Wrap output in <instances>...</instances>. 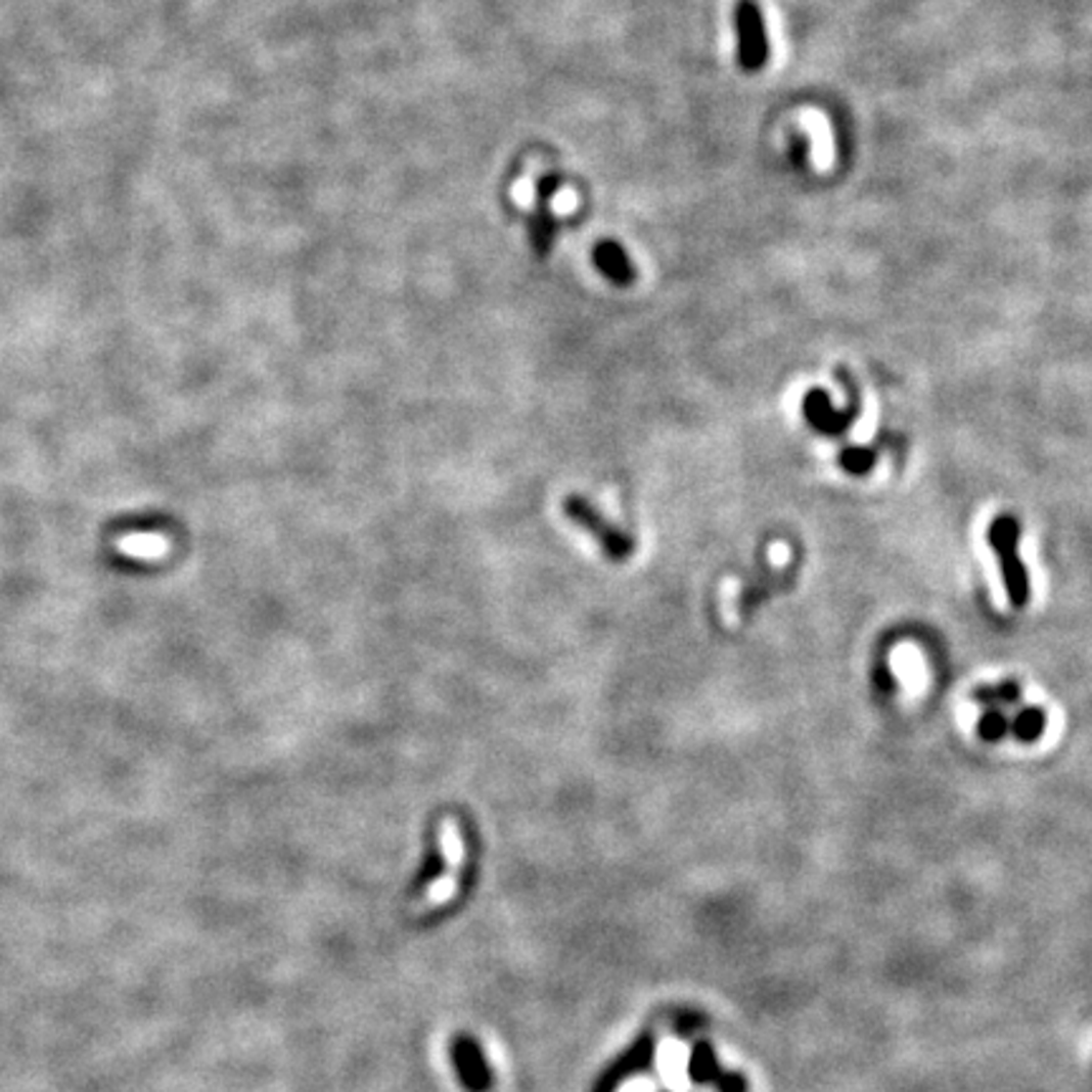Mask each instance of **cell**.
<instances>
[{"instance_id": "cell-10", "label": "cell", "mask_w": 1092, "mask_h": 1092, "mask_svg": "<svg viewBox=\"0 0 1092 1092\" xmlns=\"http://www.w3.org/2000/svg\"><path fill=\"white\" fill-rule=\"evenodd\" d=\"M1021 688L1016 681H1001L992 685H979L971 693V700L982 703L984 709H1001V706L1019 703Z\"/></svg>"}, {"instance_id": "cell-7", "label": "cell", "mask_w": 1092, "mask_h": 1092, "mask_svg": "<svg viewBox=\"0 0 1092 1092\" xmlns=\"http://www.w3.org/2000/svg\"><path fill=\"white\" fill-rule=\"evenodd\" d=\"M794 575H797L794 564H791V570H784V572H772V570L759 572V575L754 577V580H748V585L743 587L741 599H738V612L746 618V615H752L754 609H757V604H762L764 599H769L776 592L789 590Z\"/></svg>"}, {"instance_id": "cell-13", "label": "cell", "mask_w": 1092, "mask_h": 1092, "mask_svg": "<svg viewBox=\"0 0 1092 1092\" xmlns=\"http://www.w3.org/2000/svg\"><path fill=\"white\" fill-rule=\"evenodd\" d=\"M441 843H443V853H446L448 863H451L453 867H458L460 860H463V845H460L458 829H455L453 822H443Z\"/></svg>"}, {"instance_id": "cell-11", "label": "cell", "mask_w": 1092, "mask_h": 1092, "mask_svg": "<svg viewBox=\"0 0 1092 1092\" xmlns=\"http://www.w3.org/2000/svg\"><path fill=\"white\" fill-rule=\"evenodd\" d=\"M875 463H877V453L872 451V448L848 446L839 451V465H843V468L853 475L870 473V470L875 468Z\"/></svg>"}, {"instance_id": "cell-1", "label": "cell", "mask_w": 1092, "mask_h": 1092, "mask_svg": "<svg viewBox=\"0 0 1092 1092\" xmlns=\"http://www.w3.org/2000/svg\"><path fill=\"white\" fill-rule=\"evenodd\" d=\"M834 377H837L845 395H848V408L845 410L832 408V398L819 388L810 390V393L802 398V412H805L807 422H810L817 433L829 438L845 436L848 430H853L855 420H858L860 412H863V398H860V388L853 374L845 367H837L834 369Z\"/></svg>"}, {"instance_id": "cell-9", "label": "cell", "mask_w": 1092, "mask_h": 1092, "mask_svg": "<svg viewBox=\"0 0 1092 1092\" xmlns=\"http://www.w3.org/2000/svg\"><path fill=\"white\" fill-rule=\"evenodd\" d=\"M1047 716L1040 706H1021L1009 721V733L1021 743H1032L1045 733Z\"/></svg>"}, {"instance_id": "cell-2", "label": "cell", "mask_w": 1092, "mask_h": 1092, "mask_svg": "<svg viewBox=\"0 0 1092 1092\" xmlns=\"http://www.w3.org/2000/svg\"><path fill=\"white\" fill-rule=\"evenodd\" d=\"M1019 537L1021 527L1014 516H999L989 524L987 539L1001 564V580L1011 607H1025L1030 602V577L1019 559Z\"/></svg>"}, {"instance_id": "cell-5", "label": "cell", "mask_w": 1092, "mask_h": 1092, "mask_svg": "<svg viewBox=\"0 0 1092 1092\" xmlns=\"http://www.w3.org/2000/svg\"><path fill=\"white\" fill-rule=\"evenodd\" d=\"M559 187V178L556 175H544L537 185V213L529 218V235H532L534 251L539 256H546L551 248V240H554L556 221L551 216V195Z\"/></svg>"}, {"instance_id": "cell-3", "label": "cell", "mask_w": 1092, "mask_h": 1092, "mask_svg": "<svg viewBox=\"0 0 1092 1092\" xmlns=\"http://www.w3.org/2000/svg\"><path fill=\"white\" fill-rule=\"evenodd\" d=\"M736 20V39H738V66L746 74H757L767 66L769 61V36L764 13L757 0H738L733 10Z\"/></svg>"}, {"instance_id": "cell-4", "label": "cell", "mask_w": 1092, "mask_h": 1092, "mask_svg": "<svg viewBox=\"0 0 1092 1092\" xmlns=\"http://www.w3.org/2000/svg\"><path fill=\"white\" fill-rule=\"evenodd\" d=\"M564 513L572 518V521L580 524L585 532H590L592 537L597 539L599 549H602L609 559L625 561L628 556H633V551H635L633 539H630L628 534L618 532V529H615L609 521H604V518L594 511L590 501L580 499V496H570V499H564Z\"/></svg>"}, {"instance_id": "cell-8", "label": "cell", "mask_w": 1092, "mask_h": 1092, "mask_svg": "<svg viewBox=\"0 0 1092 1092\" xmlns=\"http://www.w3.org/2000/svg\"><path fill=\"white\" fill-rule=\"evenodd\" d=\"M594 264L618 286H628V283L635 281L633 261L625 254L623 245L615 243V240H599L597 248H594Z\"/></svg>"}, {"instance_id": "cell-14", "label": "cell", "mask_w": 1092, "mask_h": 1092, "mask_svg": "<svg viewBox=\"0 0 1092 1092\" xmlns=\"http://www.w3.org/2000/svg\"><path fill=\"white\" fill-rule=\"evenodd\" d=\"M789 163L794 168H805L807 160H810V139L805 135H791L789 137Z\"/></svg>"}, {"instance_id": "cell-6", "label": "cell", "mask_w": 1092, "mask_h": 1092, "mask_svg": "<svg viewBox=\"0 0 1092 1092\" xmlns=\"http://www.w3.org/2000/svg\"><path fill=\"white\" fill-rule=\"evenodd\" d=\"M688 1073L695 1083H711L719 1088V1092H746L748 1090L743 1075L721 1070L719 1059H716V1054H714V1047H709V1045L695 1047V1052L690 1054Z\"/></svg>"}, {"instance_id": "cell-12", "label": "cell", "mask_w": 1092, "mask_h": 1092, "mask_svg": "<svg viewBox=\"0 0 1092 1092\" xmlns=\"http://www.w3.org/2000/svg\"><path fill=\"white\" fill-rule=\"evenodd\" d=\"M976 728H979V736H982L984 741L994 743V741H1001V738L1009 733V719H1006L999 709H987L982 719H979Z\"/></svg>"}, {"instance_id": "cell-15", "label": "cell", "mask_w": 1092, "mask_h": 1092, "mask_svg": "<svg viewBox=\"0 0 1092 1092\" xmlns=\"http://www.w3.org/2000/svg\"><path fill=\"white\" fill-rule=\"evenodd\" d=\"M453 891H455V882L453 877H441L438 882H433L430 891H427V898L425 903L427 906H436V903H446L453 898Z\"/></svg>"}]
</instances>
